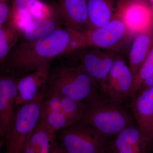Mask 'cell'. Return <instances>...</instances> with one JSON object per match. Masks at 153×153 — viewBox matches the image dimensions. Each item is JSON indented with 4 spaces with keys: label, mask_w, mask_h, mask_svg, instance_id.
<instances>
[{
    "label": "cell",
    "mask_w": 153,
    "mask_h": 153,
    "mask_svg": "<svg viewBox=\"0 0 153 153\" xmlns=\"http://www.w3.org/2000/svg\"><path fill=\"white\" fill-rule=\"evenodd\" d=\"M77 37L76 31L63 27L39 40L19 41L6 57L1 68L17 77L29 74L75 49Z\"/></svg>",
    "instance_id": "1"
},
{
    "label": "cell",
    "mask_w": 153,
    "mask_h": 153,
    "mask_svg": "<svg viewBox=\"0 0 153 153\" xmlns=\"http://www.w3.org/2000/svg\"><path fill=\"white\" fill-rule=\"evenodd\" d=\"M98 90L96 82L69 52L51 62L46 94L84 101Z\"/></svg>",
    "instance_id": "2"
},
{
    "label": "cell",
    "mask_w": 153,
    "mask_h": 153,
    "mask_svg": "<svg viewBox=\"0 0 153 153\" xmlns=\"http://www.w3.org/2000/svg\"><path fill=\"white\" fill-rule=\"evenodd\" d=\"M82 121L92 126L110 140L126 128L134 124V117L122 105L94 94L84 101Z\"/></svg>",
    "instance_id": "3"
},
{
    "label": "cell",
    "mask_w": 153,
    "mask_h": 153,
    "mask_svg": "<svg viewBox=\"0 0 153 153\" xmlns=\"http://www.w3.org/2000/svg\"><path fill=\"white\" fill-rule=\"evenodd\" d=\"M134 35L117 13L112 20L104 27L90 28L83 33H78L76 48L89 46L121 54Z\"/></svg>",
    "instance_id": "4"
},
{
    "label": "cell",
    "mask_w": 153,
    "mask_h": 153,
    "mask_svg": "<svg viewBox=\"0 0 153 153\" xmlns=\"http://www.w3.org/2000/svg\"><path fill=\"white\" fill-rule=\"evenodd\" d=\"M45 90L33 101L19 106L10 127L2 138L4 153H22L26 140L40 120Z\"/></svg>",
    "instance_id": "5"
},
{
    "label": "cell",
    "mask_w": 153,
    "mask_h": 153,
    "mask_svg": "<svg viewBox=\"0 0 153 153\" xmlns=\"http://www.w3.org/2000/svg\"><path fill=\"white\" fill-rule=\"evenodd\" d=\"M59 144L63 153H108L109 140L92 126L79 122L61 131Z\"/></svg>",
    "instance_id": "6"
},
{
    "label": "cell",
    "mask_w": 153,
    "mask_h": 153,
    "mask_svg": "<svg viewBox=\"0 0 153 153\" xmlns=\"http://www.w3.org/2000/svg\"><path fill=\"white\" fill-rule=\"evenodd\" d=\"M69 53L95 81L98 87L106 79L116 60L121 55L89 46L76 48Z\"/></svg>",
    "instance_id": "7"
},
{
    "label": "cell",
    "mask_w": 153,
    "mask_h": 153,
    "mask_svg": "<svg viewBox=\"0 0 153 153\" xmlns=\"http://www.w3.org/2000/svg\"><path fill=\"white\" fill-rule=\"evenodd\" d=\"M134 86V75L121 55L99 89L107 98L122 104L128 99L133 97Z\"/></svg>",
    "instance_id": "8"
},
{
    "label": "cell",
    "mask_w": 153,
    "mask_h": 153,
    "mask_svg": "<svg viewBox=\"0 0 153 153\" xmlns=\"http://www.w3.org/2000/svg\"><path fill=\"white\" fill-rule=\"evenodd\" d=\"M0 76V136L1 138L8 131L16 111L17 77L2 70Z\"/></svg>",
    "instance_id": "9"
},
{
    "label": "cell",
    "mask_w": 153,
    "mask_h": 153,
    "mask_svg": "<svg viewBox=\"0 0 153 153\" xmlns=\"http://www.w3.org/2000/svg\"><path fill=\"white\" fill-rule=\"evenodd\" d=\"M54 6L64 27L79 33L90 29L87 0H55Z\"/></svg>",
    "instance_id": "10"
},
{
    "label": "cell",
    "mask_w": 153,
    "mask_h": 153,
    "mask_svg": "<svg viewBox=\"0 0 153 153\" xmlns=\"http://www.w3.org/2000/svg\"><path fill=\"white\" fill-rule=\"evenodd\" d=\"M132 98L131 106L133 117L150 146L153 141V85Z\"/></svg>",
    "instance_id": "11"
},
{
    "label": "cell",
    "mask_w": 153,
    "mask_h": 153,
    "mask_svg": "<svg viewBox=\"0 0 153 153\" xmlns=\"http://www.w3.org/2000/svg\"><path fill=\"white\" fill-rule=\"evenodd\" d=\"M117 13L134 34L153 25V10L145 2L120 1Z\"/></svg>",
    "instance_id": "12"
},
{
    "label": "cell",
    "mask_w": 153,
    "mask_h": 153,
    "mask_svg": "<svg viewBox=\"0 0 153 153\" xmlns=\"http://www.w3.org/2000/svg\"><path fill=\"white\" fill-rule=\"evenodd\" d=\"M51 63L17 77L16 107L33 101L46 89Z\"/></svg>",
    "instance_id": "13"
},
{
    "label": "cell",
    "mask_w": 153,
    "mask_h": 153,
    "mask_svg": "<svg viewBox=\"0 0 153 153\" xmlns=\"http://www.w3.org/2000/svg\"><path fill=\"white\" fill-rule=\"evenodd\" d=\"M149 146L137 126L133 125L110 140L108 153H147Z\"/></svg>",
    "instance_id": "14"
},
{
    "label": "cell",
    "mask_w": 153,
    "mask_h": 153,
    "mask_svg": "<svg viewBox=\"0 0 153 153\" xmlns=\"http://www.w3.org/2000/svg\"><path fill=\"white\" fill-rule=\"evenodd\" d=\"M61 19L55 6L50 7L44 16L19 28L20 41L31 42L45 38L63 27Z\"/></svg>",
    "instance_id": "15"
},
{
    "label": "cell",
    "mask_w": 153,
    "mask_h": 153,
    "mask_svg": "<svg viewBox=\"0 0 153 153\" xmlns=\"http://www.w3.org/2000/svg\"><path fill=\"white\" fill-rule=\"evenodd\" d=\"M153 45V25L135 34L128 52V65L135 75L142 66Z\"/></svg>",
    "instance_id": "16"
},
{
    "label": "cell",
    "mask_w": 153,
    "mask_h": 153,
    "mask_svg": "<svg viewBox=\"0 0 153 153\" xmlns=\"http://www.w3.org/2000/svg\"><path fill=\"white\" fill-rule=\"evenodd\" d=\"M56 133L39 120L26 140L22 153H50L55 143Z\"/></svg>",
    "instance_id": "17"
},
{
    "label": "cell",
    "mask_w": 153,
    "mask_h": 153,
    "mask_svg": "<svg viewBox=\"0 0 153 153\" xmlns=\"http://www.w3.org/2000/svg\"><path fill=\"white\" fill-rule=\"evenodd\" d=\"M115 1L87 0L90 28L104 27L112 20L117 13Z\"/></svg>",
    "instance_id": "18"
},
{
    "label": "cell",
    "mask_w": 153,
    "mask_h": 153,
    "mask_svg": "<svg viewBox=\"0 0 153 153\" xmlns=\"http://www.w3.org/2000/svg\"><path fill=\"white\" fill-rule=\"evenodd\" d=\"M19 27L10 23L0 26V62L4 63L6 57L20 39Z\"/></svg>",
    "instance_id": "19"
},
{
    "label": "cell",
    "mask_w": 153,
    "mask_h": 153,
    "mask_svg": "<svg viewBox=\"0 0 153 153\" xmlns=\"http://www.w3.org/2000/svg\"><path fill=\"white\" fill-rule=\"evenodd\" d=\"M36 1L12 0L10 16L7 22L18 27H20L19 23L22 16L30 10Z\"/></svg>",
    "instance_id": "20"
},
{
    "label": "cell",
    "mask_w": 153,
    "mask_h": 153,
    "mask_svg": "<svg viewBox=\"0 0 153 153\" xmlns=\"http://www.w3.org/2000/svg\"><path fill=\"white\" fill-rule=\"evenodd\" d=\"M153 68V45L147 57L140 68L137 72L134 75V96H135L140 90L141 85L146 74Z\"/></svg>",
    "instance_id": "21"
},
{
    "label": "cell",
    "mask_w": 153,
    "mask_h": 153,
    "mask_svg": "<svg viewBox=\"0 0 153 153\" xmlns=\"http://www.w3.org/2000/svg\"><path fill=\"white\" fill-rule=\"evenodd\" d=\"M12 0H0V26L8 21Z\"/></svg>",
    "instance_id": "22"
},
{
    "label": "cell",
    "mask_w": 153,
    "mask_h": 153,
    "mask_svg": "<svg viewBox=\"0 0 153 153\" xmlns=\"http://www.w3.org/2000/svg\"><path fill=\"white\" fill-rule=\"evenodd\" d=\"M153 85V68H152L150 71L148 72L146 74L144 79L143 80L142 83L141 85L140 90L137 94L140 91L144 90Z\"/></svg>",
    "instance_id": "23"
},
{
    "label": "cell",
    "mask_w": 153,
    "mask_h": 153,
    "mask_svg": "<svg viewBox=\"0 0 153 153\" xmlns=\"http://www.w3.org/2000/svg\"><path fill=\"white\" fill-rule=\"evenodd\" d=\"M50 153H63L57 144L55 143Z\"/></svg>",
    "instance_id": "24"
},
{
    "label": "cell",
    "mask_w": 153,
    "mask_h": 153,
    "mask_svg": "<svg viewBox=\"0 0 153 153\" xmlns=\"http://www.w3.org/2000/svg\"><path fill=\"white\" fill-rule=\"evenodd\" d=\"M120 1H143L145 2V0H119Z\"/></svg>",
    "instance_id": "25"
},
{
    "label": "cell",
    "mask_w": 153,
    "mask_h": 153,
    "mask_svg": "<svg viewBox=\"0 0 153 153\" xmlns=\"http://www.w3.org/2000/svg\"><path fill=\"white\" fill-rule=\"evenodd\" d=\"M150 146H151V153H153V141Z\"/></svg>",
    "instance_id": "26"
},
{
    "label": "cell",
    "mask_w": 153,
    "mask_h": 153,
    "mask_svg": "<svg viewBox=\"0 0 153 153\" xmlns=\"http://www.w3.org/2000/svg\"><path fill=\"white\" fill-rule=\"evenodd\" d=\"M151 2L152 3V9L153 10V0H150Z\"/></svg>",
    "instance_id": "27"
}]
</instances>
